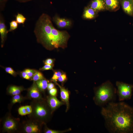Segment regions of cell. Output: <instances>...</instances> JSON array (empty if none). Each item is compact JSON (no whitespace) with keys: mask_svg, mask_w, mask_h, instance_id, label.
<instances>
[{"mask_svg":"<svg viewBox=\"0 0 133 133\" xmlns=\"http://www.w3.org/2000/svg\"><path fill=\"white\" fill-rule=\"evenodd\" d=\"M101 114L105 125L111 133H133V108L123 102L108 103Z\"/></svg>","mask_w":133,"mask_h":133,"instance_id":"6da1fadb","label":"cell"},{"mask_svg":"<svg viewBox=\"0 0 133 133\" xmlns=\"http://www.w3.org/2000/svg\"><path fill=\"white\" fill-rule=\"evenodd\" d=\"M34 32L37 41L49 50L66 47L70 37L66 31L56 29L51 17L45 13L43 14L37 21Z\"/></svg>","mask_w":133,"mask_h":133,"instance_id":"7a4b0ae2","label":"cell"},{"mask_svg":"<svg viewBox=\"0 0 133 133\" xmlns=\"http://www.w3.org/2000/svg\"><path fill=\"white\" fill-rule=\"evenodd\" d=\"M93 99L96 104L103 106L114 102L116 98V89L109 81L103 83L95 89Z\"/></svg>","mask_w":133,"mask_h":133,"instance_id":"3957f363","label":"cell"},{"mask_svg":"<svg viewBox=\"0 0 133 133\" xmlns=\"http://www.w3.org/2000/svg\"><path fill=\"white\" fill-rule=\"evenodd\" d=\"M117 87L116 94L119 101L130 99L132 95V85L122 82L117 81L116 82Z\"/></svg>","mask_w":133,"mask_h":133,"instance_id":"277c9868","label":"cell"},{"mask_svg":"<svg viewBox=\"0 0 133 133\" xmlns=\"http://www.w3.org/2000/svg\"><path fill=\"white\" fill-rule=\"evenodd\" d=\"M33 111L32 113L37 120H43L49 116V112L46 107L42 103L36 102L32 106Z\"/></svg>","mask_w":133,"mask_h":133,"instance_id":"5b68a950","label":"cell"},{"mask_svg":"<svg viewBox=\"0 0 133 133\" xmlns=\"http://www.w3.org/2000/svg\"><path fill=\"white\" fill-rule=\"evenodd\" d=\"M52 20L58 28H67L70 27L72 25V22L70 19L60 17L55 15L53 18Z\"/></svg>","mask_w":133,"mask_h":133,"instance_id":"8992f818","label":"cell"},{"mask_svg":"<svg viewBox=\"0 0 133 133\" xmlns=\"http://www.w3.org/2000/svg\"><path fill=\"white\" fill-rule=\"evenodd\" d=\"M18 127L17 122L10 117H7L3 123V128L4 130L8 132H11L16 130Z\"/></svg>","mask_w":133,"mask_h":133,"instance_id":"52a82bcc","label":"cell"},{"mask_svg":"<svg viewBox=\"0 0 133 133\" xmlns=\"http://www.w3.org/2000/svg\"><path fill=\"white\" fill-rule=\"evenodd\" d=\"M23 129L27 133H39L41 131L40 125L36 122H27L24 125Z\"/></svg>","mask_w":133,"mask_h":133,"instance_id":"ba28073f","label":"cell"},{"mask_svg":"<svg viewBox=\"0 0 133 133\" xmlns=\"http://www.w3.org/2000/svg\"><path fill=\"white\" fill-rule=\"evenodd\" d=\"M89 6L96 12L103 10L106 7L104 0H93Z\"/></svg>","mask_w":133,"mask_h":133,"instance_id":"9c48e42d","label":"cell"},{"mask_svg":"<svg viewBox=\"0 0 133 133\" xmlns=\"http://www.w3.org/2000/svg\"><path fill=\"white\" fill-rule=\"evenodd\" d=\"M28 95L31 98L39 100L41 98V96L39 89L35 82H34L28 91Z\"/></svg>","mask_w":133,"mask_h":133,"instance_id":"30bf717a","label":"cell"},{"mask_svg":"<svg viewBox=\"0 0 133 133\" xmlns=\"http://www.w3.org/2000/svg\"><path fill=\"white\" fill-rule=\"evenodd\" d=\"M8 32L5 24V20L2 15H0V33L1 43L3 44L7 33Z\"/></svg>","mask_w":133,"mask_h":133,"instance_id":"8fae6325","label":"cell"},{"mask_svg":"<svg viewBox=\"0 0 133 133\" xmlns=\"http://www.w3.org/2000/svg\"><path fill=\"white\" fill-rule=\"evenodd\" d=\"M56 84L59 87L60 91L61 98L62 101L65 102L66 105V112L68 109L69 107V93L67 89L60 85L56 83Z\"/></svg>","mask_w":133,"mask_h":133,"instance_id":"7c38bea8","label":"cell"},{"mask_svg":"<svg viewBox=\"0 0 133 133\" xmlns=\"http://www.w3.org/2000/svg\"><path fill=\"white\" fill-rule=\"evenodd\" d=\"M48 105L52 111L55 110L64 103L60 101L55 96L48 97L47 100Z\"/></svg>","mask_w":133,"mask_h":133,"instance_id":"4fadbf2b","label":"cell"},{"mask_svg":"<svg viewBox=\"0 0 133 133\" xmlns=\"http://www.w3.org/2000/svg\"><path fill=\"white\" fill-rule=\"evenodd\" d=\"M122 7L127 14L132 15L133 13V2L132 0H122Z\"/></svg>","mask_w":133,"mask_h":133,"instance_id":"5bb4252c","label":"cell"},{"mask_svg":"<svg viewBox=\"0 0 133 133\" xmlns=\"http://www.w3.org/2000/svg\"><path fill=\"white\" fill-rule=\"evenodd\" d=\"M97 12L89 6L85 7L83 12V17L86 19H93L96 17Z\"/></svg>","mask_w":133,"mask_h":133,"instance_id":"9a60e30c","label":"cell"},{"mask_svg":"<svg viewBox=\"0 0 133 133\" xmlns=\"http://www.w3.org/2000/svg\"><path fill=\"white\" fill-rule=\"evenodd\" d=\"M106 7L113 10L117 8L119 5L118 0H104Z\"/></svg>","mask_w":133,"mask_h":133,"instance_id":"2e32d148","label":"cell"},{"mask_svg":"<svg viewBox=\"0 0 133 133\" xmlns=\"http://www.w3.org/2000/svg\"><path fill=\"white\" fill-rule=\"evenodd\" d=\"M23 88L21 86H12L9 87L8 92L10 94L14 96L19 94L23 90Z\"/></svg>","mask_w":133,"mask_h":133,"instance_id":"e0dca14e","label":"cell"},{"mask_svg":"<svg viewBox=\"0 0 133 133\" xmlns=\"http://www.w3.org/2000/svg\"><path fill=\"white\" fill-rule=\"evenodd\" d=\"M48 82V81L45 79L35 82L39 89L42 91H44L47 87Z\"/></svg>","mask_w":133,"mask_h":133,"instance_id":"ac0fdd59","label":"cell"},{"mask_svg":"<svg viewBox=\"0 0 133 133\" xmlns=\"http://www.w3.org/2000/svg\"><path fill=\"white\" fill-rule=\"evenodd\" d=\"M15 17L16 21L19 24H24L26 19L23 15L19 13H17Z\"/></svg>","mask_w":133,"mask_h":133,"instance_id":"d6986e66","label":"cell"},{"mask_svg":"<svg viewBox=\"0 0 133 133\" xmlns=\"http://www.w3.org/2000/svg\"><path fill=\"white\" fill-rule=\"evenodd\" d=\"M32 77V80L34 82L44 79L42 73L37 71Z\"/></svg>","mask_w":133,"mask_h":133,"instance_id":"ffe728a7","label":"cell"},{"mask_svg":"<svg viewBox=\"0 0 133 133\" xmlns=\"http://www.w3.org/2000/svg\"><path fill=\"white\" fill-rule=\"evenodd\" d=\"M10 28L8 32L13 31L16 29L18 27V23L16 20H13L9 23Z\"/></svg>","mask_w":133,"mask_h":133,"instance_id":"44dd1931","label":"cell"},{"mask_svg":"<svg viewBox=\"0 0 133 133\" xmlns=\"http://www.w3.org/2000/svg\"><path fill=\"white\" fill-rule=\"evenodd\" d=\"M22 97L19 94L14 96L13 97L12 102L14 104L17 102H20L22 100Z\"/></svg>","mask_w":133,"mask_h":133,"instance_id":"7402d4cb","label":"cell"},{"mask_svg":"<svg viewBox=\"0 0 133 133\" xmlns=\"http://www.w3.org/2000/svg\"><path fill=\"white\" fill-rule=\"evenodd\" d=\"M62 74L61 72L58 71L55 72L52 76L51 80L52 81L56 83L58 78Z\"/></svg>","mask_w":133,"mask_h":133,"instance_id":"603a6c76","label":"cell"},{"mask_svg":"<svg viewBox=\"0 0 133 133\" xmlns=\"http://www.w3.org/2000/svg\"><path fill=\"white\" fill-rule=\"evenodd\" d=\"M19 114L21 116L27 115V111L25 106L20 107L18 110Z\"/></svg>","mask_w":133,"mask_h":133,"instance_id":"cb8c5ba5","label":"cell"},{"mask_svg":"<svg viewBox=\"0 0 133 133\" xmlns=\"http://www.w3.org/2000/svg\"><path fill=\"white\" fill-rule=\"evenodd\" d=\"M24 71L30 78L32 77L36 71L35 70L30 69H25Z\"/></svg>","mask_w":133,"mask_h":133,"instance_id":"d4e9b609","label":"cell"},{"mask_svg":"<svg viewBox=\"0 0 133 133\" xmlns=\"http://www.w3.org/2000/svg\"><path fill=\"white\" fill-rule=\"evenodd\" d=\"M5 70L7 72L13 76H15L17 74L16 72L11 67H6Z\"/></svg>","mask_w":133,"mask_h":133,"instance_id":"484cf974","label":"cell"},{"mask_svg":"<svg viewBox=\"0 0 133 133\" xmlns=\"http://www.w3.org/2000/svg\"><path fill=\"white\" fill-rule=\"evenodd\" d=\"M53 66V65H45L42 67L40 68L39 70L41 71H44L52 69Z\"/></svg>","mask_w":133,"mask_h":133,"instance_id":"4316f807","label":"cell"},{"mask_svg":"<svg viewBox=\"0 0 133 133\" xmlns=\"http://www.w3.org/2000/svg\"><path fill=\"white\" fill-rule=\"evenodd\" d=\"M66 79V76L65 73L62 74L58 78V80L61 82H64Z\"/></svg>","mask_w":133,"mask_h":133,"instance_id":"83f0119b","label":"cell"},{"mask_svg":"<svg viewBox=\"0 0 133 133\" xmlns=\"http://www.w3.org/2000/svg\"><path fill=\"white\" fill-rule=\"evenodd\" d=\"M66 131H59L49 129L47 128L45 130V133H63L64 132H66Z\"/></svg>","mask_w":133,"mask_h":133,"instance_id":"f1b7e54d","label":"cell"},{"mask_svg":"<svg viewBox=\"0 0 133 133\" xmlns=\"http://www.w3.org/2000/svg\"><path fill=\"white\" fill-rule=\"evenodd\" d=\"M54 60L51 58H48L45 60L44 62L45 65H53Z\"/></svg>","mask_w":133,"mask_h":133,"instance_id":"f546056e","label":"cell"},{"mask_svg":"<svg viewBox=\"0 0 133 133\" xmlns=\"http://www.w3.org/2000/svg\"><path fill=\"white\" fill-rule=\"evenodd\" d=\"M57 92V90L56 88H53L49 90V93L51 96H55Z\"/></svg>","mask_w":133,"mask_h":133,"instance_id":"4dcf8cb0","label":"cell"},{"mask_svg":"<svg viewBox=\"0 0 133 133\" xmlns=\"http://www.w3.org/2000/svg\"><path fill=\"white\" fill-rule=\"evenodd\" d=\"M27 113V115L32 113L33 111V108L31 105H26L25 106Z\"/></svg>","mask_w":133,"mask_h":133,"instance_id":"1f68e13d","label":"cell"},{"mask_svg":"<svg viewBox=\"0 0 133 133\" xmlns=\"http://www.w3.org/2000/svg\"><path fill=\"white\" fill-rule=\"evenodd\" d=\"M7 0H0V9L2 10L5 6Z\"/></svg>","mask_w":133,"mask_h":133,"instance_id":"d6a6232c","label":"cell"},{"mask_svg":"<svg viewBox=\"0 0 133 133\" xmlns=\"http://www.w3.org/2000/svg\"><path fill=\"white\" fill-rule=\"evenodd\" d=\"M21 75L22 77L25 79L29 80L30 79V77L28 75L26 72L24 71L21 73Z\"/></svg>","mask_w":133,"mask_h":133,"instance_id":"836d02e7","label":"cell"},{"mask_svg":"<svg viewBox=\"0 0 133 133\" xmlns=\"http://www.w3.org/2000/svg\"><path fill=\"white\" fill-rule=\"evenodd\" d=\"M54 84L52 83H50L48 84L47 88L49 90L52 89L54 88Z\"/></svg>","mask_w":133,"mask_h":133,"instance_id":"e575fe53","label":"cell"},{"mask_svg":"<svg viewBox=\"0 0 133 133\" xmlns=\"http://www.w3.org/2000/svg\"><path fill=\"white\" fill-rule=\"evenodd\" d=\"M16 0L21 2H26L31 1L33 0Z\"/></svg>","mask_w":133,"mask_h":133,"instance_id":"d590c367","label":"cell"}]
</instances>
